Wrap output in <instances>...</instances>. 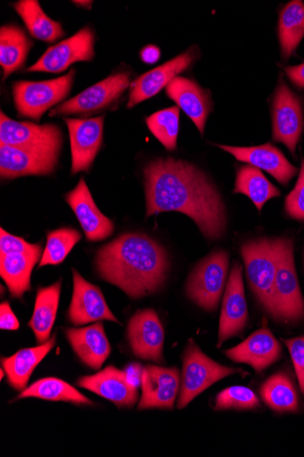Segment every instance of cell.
<instances>
[{"mask_svg":"<svg viewBox=\"0 0 304 457\" xmlns=\"http://www.w3.org/2000/svg\"><path fill=\"white\" fill-rule=\"evenodd\" d=\"M66 201L74 212L86 238L100 241L112 235V221L100 212L83 179L76 188L66 195Z\"/></svg>","mask_w":304,"mask_h":457,"instance_id":"19","label":"cell"},{"mask_svg":"<svg viewBox=\"0 0 304 457\" xmlns=\"http://www.w3.org/2000/svg\"><path fill=\"white\" fill-rule=\"evenodd\" d=\"M0 328L6 330H16L20 328V322L8 302L0 306Z\"/></svg>","mask_w":304,"mask_h":457,"instance_id":"40","label":"cell"},{"mask_svg":"<svg viewBox=\"0 0 304 457\" xmlns=\"http://www.w3.org/2000/svg\"><path fill=\"white\" fill-rule=\"evenodd\" d=\"M0 252H2V255L40 253L41 245L28 243L23 238L13 236L2 228L0 230Z\"/></svg>","mask_w":304,"mask_h":457,"instance_id":"38","label":"cell"},{"mask_svg":"<svg viewBox=\"0 0 304 457\" xmlns=\"http://www.w3.org/2000/svg\"><path fill=\"white\" fill-rule=\"evenodd\" d=\"M146 122L152 134L167 150L175 151L177 149L180 127L178 107H170L157 112L148 117Z\"/></svg>","mask_w":304,"mask_h":457,"instance_id":"34","label":"cell"},{"mask_svg":"<svg viewBox=\"0 0 304 457\" xmlns=\"http://www.w3.org/2000/svg\"><path fill=\"white\" fill-rule=\"evenodd\" d=\"M127 338L135 354L147 361H162L164 330L153 310L138 312L130 319Z\"/></svg>","mask_w":304,"mask_h":457,"instance_id":"16","label":"cell"},{"mask_svg":"<svg viewBox=\"0 0 304 457\" xmlns=\"http://www.w3.org/2000/svg\"><path fill=\"white\" fill-rule=\"evenodd\" d=\"M289 79L300 88H304V63L285 69Z\"/></svg>","mask_w":304,"mask_h":457,"instance_id":"41","label":"cell"},{"mask_svg":"<svg viewBox=\"0 0 304 457\" xmlns=\"http://www.w3.org/2000/svg\"><path fill=\"white\" fill-rule=\"evenodd\" d=\"M240 371L241 370L223 366L214 361L191 340L184 356L178 408H185L215 383Z\"/></svg>","mask_w":304,"mask_h":457,"instance_id":"7","label":"cell"},{"mask_svg":"<svg viewBox=\"0 0 304 457\" xmlns=\"http://www.w3.org/2000/svg\"><path fill=\"white\" fill-rule=\"evenodd\" d=\"M284 209L286 214L299 221H304V159L294 189L285 198Z\"/></svg>","mask_w":304,"mask_h":457,"instance_id":"37","label":"cell"},{"mask_svg":"<svg viewBox=\"0 0 304 457\" xmlns=\"http://www.w3.org/2000/svg\"><path fill=\"white\" fill-rule=\"evenodd\" d=\"M59 154L52 150L0 144V176L4 179H16L52 174L58 164Z\"/></svg>","mask_w":304,"mask_h":457,"instance_id":"9","label":"cell"},{"mask_svg":"<svg viewBox=\"0 0 304 457\" xmlns=\"http://www.w3.org/2000/svg\"><path fill=\"white\" fill-rule=\"evenodd\" d=\"M4 370L2 371V379H4Z\"/></svg>","mask_w":304,"mask_h":457,"instance_id":"43","label":"cell"},{"mask_svg":"<svg viewBox=\"0 0 304 457\" xmlns=\"http://www.w3.org/2000/svg\"><path fill=\"white\" fill-rule=\"evenodd\" d=\"M147 218L177 212L190 217L204 237L221 238L227 217L222 196L207 176L183 160L160 158L144 170Z\"/></svg>","mask_w":304,"mask_h":457,"instance_id":"1","label":"cell"},{"mask_svg":"<svg viewBox=\"0 0 304 457\" xmlns=\"http://www.w3.org/2000/svg\"><path fill=\"white\" fill-rule=\"evenodd\" d=\"M13 7L34 37L52 44L65 35L62 24L48 17L37 0H21Z\"/></svg>","mask_w":304,"mask_h":457,"instance_id":"29","label":"cell"},{"mask_svg":"<svg viewBox=\"0 0 304 457\" xmlns=\"http://www.w3.org/2000/svg\"><path fill=\"white\" fill-rule=\"evenodd\" d=\"M78 386L119 407H133L139 397L138 387L130 382L127 372L114 366H108L94 376L80 378Z\"/></svg>","mask_w":304,"mask_h":457,"instance_id":"20","label":"cell"},{"mask_svg":"<svg viewBox=\"0 0 304 457\" xmlns=\"http://www.w3.org/2000/svg\"><path fill=\"white\" fill-rule=\"evenodd\" d=\"M80 239L81 234L74 228H61L50 232L39 267L59 265L63 262Z\"/></svg>","mask_w":304,"mask_h":457,"instance_id":"35","label":"cell"},{"mask_svg":"<svg viewBox=\"0 0 304 457\" xmlns=\"http://www.w3.org/2000/svg\"><path fill=\"white\" fill-rule=\"evenodd\" d=\"M259 401L253 391L243 386H233L222 391L216 397L215 410L255 409Z\"/></svg>","mask_w":304,"mask_h":457,"instance_id":"36","label":"cell"},{"mask_svg":"<svg viewBox=\"0 0 304 457\" xmlns=\"http://www.w3.org/2000/svg\"><path fill=\"white\" fill-rule=\"evenodd\" d=\"M40 256L41 253L0 256V275L12 297L21 299L30 289L31 273Z\"/></svg>","mask_w":304,"mask_h":457,"instance_id":"28","label":"cell"},{"mask_svg":"<svg viewBox=\"0 0 304 457\" xmlns=\"http://www.w3.org/2000/svg\"><path fill=\"white\" fill-rule=\"evenodd\" d=\"M56 345V336L35 348L23 349L10 358L4 359V370L10 385L17 391H24L38 363Z\"/></svg>","mask_w":304,"mask_h":457,"instance_id":"26","label":"cell"},{"mask_svg":"<svg viewBox=\"0 0 304 457\" xmlns=\"http://www.w3.org/2000/svg\"><path fill=\"white\" fill-rule=\"evenodd\" d=\"M64 120L70 138L71 173L88 172L103 144L104 116Z\"/></svg>","mask_w":304,"mask_h":457,"instance_id":"12","label":"cell"},{"mask_svg":"<svg viewBox=\"0 0 304 457\" xmlns=\"http://www.w3.org/2000/svg\"><path fill=\"white\" fill-rule=\"evenodd\" d=\"M259 394L263 401L278 412H296L299 409L297 392L284 372H278L267 380Z\"/></svg>","mask_w":304,"mask_h":457,"instance_id":"32","label":"cell"},{"mask_svg":"<svg viewBox=\"0 0 304 457\" xmlns=\"http://www.w3.org/2000/svg\"><path fill=\"white\" fill-rule=\"evenodd\" d=\"M303 111L300 98L281 79L273 103V137L292 155L303 131Z\"/></svg>","mask_w":304,"mask_h":457,"instance_id":"10","label":"cell"},{"mask_svg":"<svg viewBox=\"0 0 304 457\" xmlns=\"http://www.w3.org/2000/svg\"><path fill=\"white\" fill-rule=\"evenodd\" d=\"M75 70L58 79L45 81H17L13 85L14 103L19 116L39 121L43 114L69 96Z\"/></svg>","mask_w":304,"mask_h":457,"instance_id":"5","label":"cell"},{"mask_svg":"<svg viewBox=\"0 0 304 457\" xmlns=\"http://www.w3.org/2000/svg\"><path fill=\"white\" fill-rule=\"evenodd\" d=\"M248 320V308L244 295L242 268L235 263L226 287L220 320V348L225 342L244 329Z\"/></svg>","mask_w":304,"mask_h":457,"instance_id":"18","label":"cell"},{"mask_svg":"<svg viewBox=\"0 0 304 457\" xmlns=\"http://www.w3.org/2000/svg\"><path fill=\"white\" fill-rule=\"evenodd\" d=\"M229 254L217 251L206 257L190 276L186 292L198 306L214 312L218 308L226 283Z\"/></svg>","mask_w":304,"mask_h":457,"instance_id":"6","label":"cell"},{"mask_svg":"<svg viewBox=\"0 0 304 457\" xmlns=\"http://www.w3.org/2000/svg\"><path fill=\"white\" fill-rule=\"evenodd\" d=\"M62 280L55 284L38 289L34 312L29 323L32 328L37 341L45 344L51 338L61 297Z\"/></svg>","mask_w":304,"mask_h":457,"instance_id":"25","label":"cell"},{"mask_svg":"<svg viewBox=\"0 0 304 457\" xmlns=\"http://www.w3.org/2000/svg\"><path fill=\"white\" fill-rule=\"evenodd\" d=\"M166 94L193 120L203 136L206 120L211 111L210 94L193 79L180 76L169 83Z\"/></svg>","mask_w":304,"mask_h":457,"instance_id":"23","label":"cell"},{"mask_svg":"<svg viewBox=\"0 0 304 457\" xmlns=\"http://www.w3.org/2000/svg\"><path fill=\"white\" fill-rule=\"evenodd\" d=\"M277 268L270 314L280 320L297 322L304 319V301L294 267L293 242L291 238H277Z\"/></svg>","mask_w":304,"mask_h":457,"instance_id":"3","label":"cell"},{"mask_svg":"<svg viewBox=\"0 0 304 457\" xmlns=\"http://www.w3.org/2000/svg\"><path fill=\"white\" fill-rule=\"evenodd\" d=\"M100 276L133 299L157 292L168 268L165 249L140 233H127L103 246L96 257Z\"/></svg>","mask_w":304,"mask_h":457,"instance_id":"2","label":"cell"},{"mask_svg":"<svg viewBox=\"0 0 304 457\" xmlns=\"http://www.w3.org/2000/svg\"><path fill=\"white\" fill-rule=\"evenodd\" d=\"M181 386L177 368L148 365L143 369V395L139 409H172Z\"/></svg>","mask_w":304,"mask_h":457,"instance_id":"15","label":"cell"},{"mask_svg":"<svg viewBox=\"0 0 304 457\" xmlns=\"http://www.w3.org/2000/svg\"><path fill=\"white\" fill-rule=\"evenodd\" d=\"M196 57V50L192 48L136 79L130 86L127 107L133 108L158 95L180 73L186 71L194 62Z\"/></svg>","mask_w":304,"mask_h":457,"instance_id":"14","label":"cell"},{"mask_svg":"<svg viewBox=\"0 0 304 457\" xmlns=\"http://www.w3.org/2000/svg\"><path fill=\"white\" fill-rule=\"evenodd\" d=\"M281 353L279 342L267 328L258 329L241 345L226 352L234 361L247 363L258 372L277 361Z\"/></svg>","mask_w":304,"mask_h":457,"instance_id":"22","label":"cell"},{"mask_svg":"<svg viewBox=\"0 0 304 457\" xmlns=\"http://www.w3.org/2000/svg\"><path fill=\"white\" fill-rule=\"evenodd\" d=\"M277 238H259L243 243L241 254L257 300L270 313L277 268Z\"/></svg>","mask_w":304,"mask_h":457,"instance_id":"4","label":"cell"},{"mask_svg":"<svg viewBox=\"0 0 304 457\" xmlns=\"http://www.w3.org/2000/svg\"><path fill=\"white\" fill-rule=\"evenodd\" d=\"M74 292L69 310L72 324L80 326L98 320L119 322L108 307L101 289L73 270Z\"/></svg>","mask_w":304,"mask_h":457,"instance_id":"17","label":"cell"},{"mask_svg":"<svg viewBox=\"0 0 304 457\" xmlns=\"http://www.w3.org/2000/svg\"><path fill=\"white\" fill-rule=\"evenodd\" d=\"M67 337L79 359L94 370L101 369L111 354V345L101 322L83 328H69Z\"/></svg>","mask_w":304,"mask_h":457,"instance_id":"24","label":"cell"},{"mask_svg":"<svg viewBox=\"0 0 304 457\" xmlns=\"http://www.w3.org/2000/svg\"><path fill=\"white\" fill-rule=\"evenodd\" d=\"M218 146L232 154L237 160L268 172L285 187L297 174L298 170L295 166L286 159L277 147L270 143L253 147H235L221 145H218Z\"/></svg>","mask_w":304,"mask_h":457,"instance_id":"21","label":"cell"},{"mask_svg":"<svg viewBox=\"0 0 304 457\" xmlns=\"http://www.w3.org/2000/svg\"><path fill=\"white\" fill-rule=\"evenodd\" d=\"M32 46V41L20 27L14 25L2 27L0 64L4 71V79L24 65Z\"/></svg>","mask_w":304,"mask_h":457,"instance_id":"27","label":"cell"},{"mask_svg":"<svg viewBox=\"0 0 304 457\" xmlns=\"http://www.w3.org/2000/svg\"><path fill=\"white\" fill-rule=\"evenodd\" d=\"M235 194L247 195L262 212L265 204L271 198L279 196L281 192L260 171L252 165H243L237 172Z\"/></svg>","mask_w":304,"mask_h":457,"instance_id":"30","label":"cell"},{"mask_svg":"<svg viewBox=\"0 0 304 457\" xmlns=\"http://www.w3.org/2000/svg\"><path fill=\"white\" fill-rule=\"evenodd\" d=\"M0 144L60 152L62 135L54 124L37 126L32 122L17 121L2 112L0 113Z\"/></svg>","mask_w":304,"mask_h":457,"instance_id":"13","label":"cell"},{"mask_svg":"<svg viewBox=\"0 0 304 457\" xmlns=\"http://www.w3.org/2000/svg\"><path fill=\"white\" fill-rule=\"evenodd\" d=\"M94 30L85 27L74 36L51 47L28 71L60 73L78 62H92L95 56Z\"/></svg>","mask_w":304,"mask_h":457,"instance_id":"11","label":"cell"},{"mask_svg":"<svg viewBox=\"0 0 304 457\" xmlns=\"http://www.w3.org/2000/svg\"><path fill=\"white\" fill-rule=\"evenodd\" d=\"M129 81L130 75L127 72L111 75L53 109L50 116H90L97 113L113 104L127 89Z\"/></svg>","mask_w":304,"mask_h":457,"instance_id":"8","label":"cell"},{"mask_svg":"<svg viewBox=\"0 0 304 457\" xmlns=\"http://www.w3.org/2000/svg\"><path fill=\"white\" fill-rule=\"evenodd\" d=\"M304 37V4L300 0L289 3L281 12L279 38L282 57L288 60Z\"/></svg>","mask_w":304,"mask_h":457,"instance_id":"31","label":"cell"},{"mask_svg":"<svg viewBox=\"0 0 304 457\" xmlns=\"http://www.w3.org/2000/svg\"><path fill=\"white\" fill-rule=\"evenodd\" d=\"M20 398H39L48 401L70 402L76 404H94L78 390L64 381L56 378L39 380L25 389Z\"/></svg>","mask_w":304,"mask_h":457,"instance_id":"33","label":"cell"},{"mask_svg":"<svg viewBox=\"0 0 304 457\" xmlns=\"http://www.w3.org/2000/svg\"><path fill=\"white\" fill-rule=\"evenodd\" d=\"M142 60L148 64L157 62L160 58V49L156 46H147L141 53Z\"/></svg>","mask_w":304,"mask_h":457,"instance_id":"42","label":"cell"},{"mask_svg":"<svg viewBox=\"0 0 304 457\" xmlns=\"http://www.w3.org/2000/svg\"><path fill=\"white\" fill-rule=\"evenodd\" d=\"M283 343L290 352L299 386L304 395V337L283 340Z\"/></svg>","mask_w":304,"mask_h":457,"instance_id":"39","label":"cell"}]
</instances>
